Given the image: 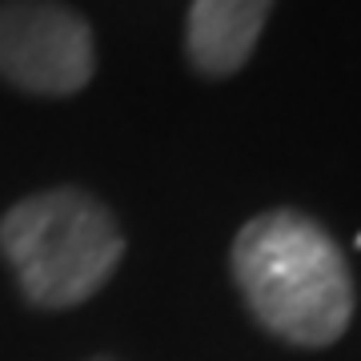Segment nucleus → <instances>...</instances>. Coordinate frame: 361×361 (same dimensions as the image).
Segmentation results:
<instances>
[{
    "mask_svg": "<svg viewBox=\"0 0 361 361\" xmlns=\"http://www.w3.org/2000/svg\"><path fill=\"white\" fill-rule=\"evenodd\" d=\"M233 281L273 337L325 349L353 322V277L334 237L297 209L245 221L233 241Z\"/></svg>",
    "mask_w": 361,
    "mask_h": 361,
    "instance_id": "obj_1",
    "label": "nucleus"
},
{
    "mask_svg": "<svg viewBox=\"0 0 361 361\" xmlns=\"http://www.w3.org/2000/svg\"><path fill=\"white\" fill-rule=\"evenodd\" d=\"M0 253L37 310H73L97 297L125 257V233L85 189L61 185L20 197L0 217Z\"/></svg>",
    "mask_w": 361,
    "mask_h": 361,
    "instance_id": "obj_2",
    "label": "nucleus"
},
{
    "mask_svg": "<svg viewBox=\"0 0 361 361\" xmlns=\"http://www.w3.org/2000/svg\"><path fill=\"white\" fill-rule=\"evenodd\" d=\"M97 73L89 20L61 0H0V80L32 97H73Z\"/></svg>",
    "mask_w": 361,
    "mask_h": 361,
    "instance_id": "obj_3",
    "label": "nucleus"
},
{
    "mask_svg": "<svg viewBox=\"0 0 361 361\" xmlns=\"http://www.w3.org/2000/svg\"><path fill=\"white\" fill-rule=\"evenodd\" d=\"M273 0H193L185 20V56L193 73L225 80L241 73L261 40Z\"/></svg>",
    "mask_w": 361,
    "mask_h": 361,
    "instance_id": "obj_4",
    "label": "nucleus"
},
{
    "mask_svg": "<svg viewBox=\"0 0 361 361\" xmlns=\"http://www.w3.org/2000/svg\"><path fill=\"white\" fill-rule=\"evenodd\" d=\"M92 361H113V357H92Z\"/></svg>",
    "mask_w": 361,
    "mask_h": 361,
    "instance_id": "obj_5",
    "label": "nucleus"
},
{
    "mask_svg": "<svg viewBox=\"0 0 361 361\" xmlns=\"http://www.w3.org/2000/svg\"><path fill=\"white\" fill-rule=\"evenodd\" d=\"M357 249H361V237H357Z\"/></svg>",
    "mask_w": 361,
    "mask_h": 361,
    "instance_id": "obj_6",
    "label": "nucleus"
}]
</instances>
